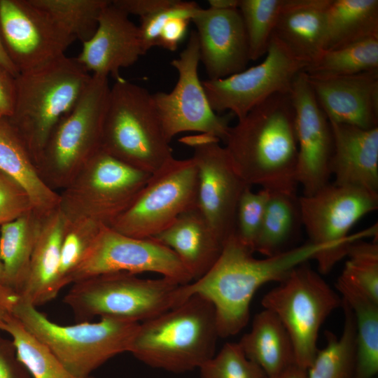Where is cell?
Masks as SVG:
<instances>
[{"instance_id": "6da1fadb", "label": "cell", "mask_w": 378, "mask_h": 378, "mask_svg": "<svg viewBox=\"0 0 378 378\" xmlns=\"http://www.w3.org/2000/svg\"><path fill=\"white\" fill-rule=\"evenodd\" d=\"M338 247L309 241L272 256L256 258L234 233L206 273L192 283L181 285V301L192 295L206 299L215 309L219 337L235 335L248 323L252 298L262 286L281 281L297 266L330 255Z\"/></svg>"}, {"instance_id": "7a4b0ae2", "label": "cell", "mask_w": 378, "mask_h": 378, "mask_svg": "<svg viewBox=\"0 0 378 378\" xmlns=\"http://www.w3.org/2000/svg\"><path fill=\"white\" fill-rule=\"evenodd\" d=\"M225 148L249 186L296 193L298 143L290 92H279L230 126Z\"/></svg>"}, {"instance_id": "3957f363", "label": "cell", "mask_w": 378, "mask_h": 378, "mask_svg": "<svg viewBox=\"0 0 378 378\" xmlns=\"http://www.w3.org/2000/svg\"><path fill=\"white\" fill-rule=\"evenodd\" d=\"M218 338L213 304L192 295L140 323L129 352L150 367L182 373L199 369L213 357Z\"/></svg>"}, {"instance_id": "277c9868", "label": "cell", "mask_w": 378, "mask_h": 378, "mask_svg": "<svg viewBox=\"0 0 378 378\" xmlns=\"http://www.w3.org/2000/svg\"><path fill=\"white\" fill-rule=\"evenodd\" d=\"M91 77L76 58L66 55L15 77V105L8 118L36 166L52 131L76 106Z\"/></svg>"}, {"instance_id": "5b68a950", "label": "cell", "mask_w": 378, "mask_h": 378, "mask_svg": "<svg viewBox=\"0 0 378 378\" xmlns=\"http://www.w3.org/2000/svg\"><path fill=\"white\" fill-rule=\"evenodd\" d=\"M153 94L124 78L111 87L101 149L122 162L153 174L174 157Z\"/></svg>"}, {"instance_id": "8992f818", "label": "cell", "mask_w": 378, "mask_h": 378, "mask_svg": "<svg viewBox=\"0 0 378 378\" xmlns=\"http://www.w3.org/2000/svg\"><path fill=\"white\" fill-rule=\"evenodd\" d=\"M12 314L46 346L77 378L92 372L113 357L129 352L139 323L100 318L99 321L62 326L50 321L36 307L18 298Z\"/></svg>"}, {"instance_id": "52a82bcc", "label": "cell", "mask_w": 378, "mask_h": 378, "mask_svg": "<svg viewBox=\"0 0 378 378\" xmlns=\"http://www.w3.org/2000/svg\"><path fill=\"white\" fill-rule=\"evenodd\" d=\"M181 285L163 276L112 272L73 283L63 302L78 322L99 316L140 323L181 304Z\"/></svg>"}, {"instance_id": "ba28073f", "label": "cell", "mask_w": 378, "mask_h": 378, "mask_svg": "<svg viewBox=\"0 0 378 378\" xmlns=\"http://www.w3.org/2000/svg\"><path fill=\"white\" fill-rule=\"evenodd\" d=\"M110 90L108 77L92 74L76 106L52 131L37 167L43 181L54 190L66 188L101 149Z\"/></svg>"}, {"instance_id": "9c48e42d", "label": "cell", "mask_w": 378, "mask_h": 378, "mask_svg": "<svg viewBox=\"0 0 378 378\" xmlns=\"http://www.w3.org/2000/svg\"><path fill=\"white\" fill-rule=\"evenodd\" d=\"M150 175L100 149L59 193V209L68 220L90 219L109 227Z\"/></svg>"}, {"instance_id": "30bf717a", "label": "cell", "mask_w": 378, "mask_h": 378, "mask_svg": "<svg viewBox=\"0 0 378 378\" xmlns=\"http://www.w3.org/2000/svg\"><path fill=\"white\" fill-rule=\"evenodd\" d=\"M261 303L281 321L291 340L295 364L307 370L318 349L321 326L341 307L342 298L306 262L265 294Z\"/></svg>"}, {"instance_id": "8fae6325", "label": "cell", "mask_w": 378, "mask_h": 378, "mask_svg": "<svg viewBox=\"0 0 378 378\" xmlns=\"http://www.w3.org/2000/svg\"><path fill=\"white\" fill-rule=\"evenodd\" d=\"M197 170L192 158H173L151 174L131 205L109 226L135 238H152L196 206Z\"/></svg>"}, {"instance_id": "7c38bea8", "label": "cell", "mask_w": 378, "mask_h": 378, "mask_svg": "<svg viewBox=\"0 0 378 378\" xmlns=\"http://www.w3.org/2000/svg\"><path fill=\"white\" fill-rule=\"evenodd\" d=\"M264 59L224 78L202 81L212 109L237 118L279 92H290L297 76L309 63L293 53L274 34Z\"/></svg>"}, {"instance_id": "4fadbf2b", "label": "cell", "mask_w": 378, "mask_h": 378, "mask_svg": "<svg viewBox=\"0 0 378 378\" xmlns=\"http://www.w3.org/2000/svg\"><path fill=\"white\" fill-rule=\"evenodd\" d=\"M200 62L197 33L192 30L179 57L171 62L178 78L169 92H158L153 99L166 139L171 142L178 134L196 132L224 141L230 118L212 109L198 76Z\"/></svg>"}, {"instance_id": "5bb4252c", "label": "cell", "mask_w": 378, "mask_h": 378, "mask_svg": "<svg viewBox=\"0 0 378 378\" xmlns=\"http://www.w3.org/2000/svg\"><path fill=\"white\" fill-rule=\"evenodd\" d=\"M191 146V157L197 170L196 207L217 237L223 242L235 232L237 204L249 186L234 168L220 141L197 134L182 139Z\"/></svg>"}, {"instance_id": "9a60e30c", "label": "cell", "mask_w": 378, "mask_h": 378, "mask_svg": "<svg viewBox=\"0 0 378 378\" xmlns=\"http://www.w3.org/2000/svg\"><path fill=\"white\" fill-rule=\"evenodd\" d=\"M154 272L178 282L192 277L176 254L153 238H135L102 225L71 284L112 272Z\"/></svg>"}, {"instance_id": "2e32d148", "label": "cell", "mask_w": 378, "mask_h": 378, "mask_svg": "<svg viewBox=\"0 0 378 378\" xmlns=\"http://www.w3.org/2000/svg\"><path fill=\"white\" fill-rule=\"evenodd\" d=\"M0 34L19 74L62 57L76 40L31 0H0Z\"/></svg>"}, {"instance_id": "e0dca14e", "label": "cell", "mask_w": 378, "mask_h": 378, "mask_svg": "<svg viewBox=\"0 0 378 378\" xmlns=\"http://www.w3.org/2000/svg\"><path fill=\"white\" fill-rule=\"evenodd\" d=\"M302 225L315 244H337L349 248L365 237H377V224L349 234L363 216L378 207V195L332 183L309 196L299 197Z\"/></svg>"}, {"instance_id": "ac0fdd59", "label": "cell", "mask_w": 378, "mask_h": 378, "mask_svg": "<svg viewBox=\"0 0 378 378\" xmlns=\"http://www.w3.org/2000/svg\"><path fill=\"white\" fill-rule=\"evenodd\" d=\"M290 96L298 143L296 181L302 188V195L309 196L330 183L333 149L332 129L304 71L294 80Z\"/></svg>"}, {"instance_id": "d6986e66", "label": "cell", "mask_w": 378, "mask_h": 378, "mask_svg": "<svg viewBox=\"0 0 378 378\" xmlns=\"http://www.w3.org/2000/svg\"><path fill=\"white\" fill-rule=\"evenodd\" d=\"M191 21L208 79L224 78L246 69L248 46L239 9L200 8Z\"/></svg>"}, {"instance_id": "ffe728a7", "label": "cell", "mask_w": 378, "mask_h": 378, "mask_svg": "<svg viewBox=\"0 0 378 378\" xmlns=\"http://www.w3.org/2000/svg\"><path fill=\"white\" fill-rule=\"evenodd\" d=\"M144 54L139 26L111 1L76 59L92 75L111 76L115 80L122 78L121 69L133 65Z\"/></svg>"}, {"instance_id": "44dd1931", "label": "cell", "mask_w": 378, "mask_h": 378, "mask_svg": "<svg viewBox=\"0 0 378 378\" xmlns=\"http://www.w3.org/2000/svg\"><path fill=\"white\" fill-rule=\"evenodd\" d=\"M307 77L330 122L363 129L378 127V70L337 77Z\"/></svg>"}, {"instance_id": "7402d4cb", "label": "cell", "mask_w": 378, "mask_h": 378, "mask_svg": "<svg viewBox=\"0 0 378 378\" xmlns=\"http://www.w3.org/2000/svg\"><path fill=\"white\" fill-rule=\"evenodd\" d=\"M330 124L333 138L330 163L332 183L378 195V127L363 129Z\"/></svg>"}, {"instance_id": "603a6c76", "label": "cell", "mask_w": 378, "mask_h": 378, "mask_svg": "<svg viewBox=\"0 0 378 378\" xmlns=\"http://www.w3.org/2000/svg\"><path fill=\"white\" fill-rule=\"evenodd\" d=\"M67 220L56 209L43 217L28 272L18 298L34 307L53 300L61 290L59 268Z\"/></svg>"}, {"instance_id": "cb8c5ba5", "label": "cell", "mask_w": 378, "mask_h": 378, "mask_svg": "<svg viewBox=\"0 0 378 378\" xmlns=\"http://www.w3.org/2000/svg\"><path fill=\"white\" fill-rule=\"evenodd\" d=\"M152 238L176 254L194 281L211 268L225 245L196 206Z\"/></svg>"}, {"instance_id": "d4e9b609", "label": "cell", "mask_w": 378, "mask_h": 378, "mask_svg": "<svg viewBox=\"0 0 378 378\" xmlns=\"http://www.w3.org/2000/svg\"><path fill=\"white\" fill-rule=\"evenodd\" d=\"M0 171L28 194L34 210L46 216L59 207V193L42 178L36 164L8 118H0Z\"/></svg>"}, {"instance_id": "484cf974", "label": "cell", "mask_w": 378, "mask_h": 378, "mask_svg": "<svg viewBox=\"0 0 378 378\" xmlns=\"http://www.w3.org/2000/svg\"><path fill=\"white\" fill-rule=\"evenodd\" d=\"M330 0H284L274 35L309 64L323 51Z\"/></svg>"}, {"instance_id": "4316f807", "label": "cell", "mask_w": 378, "mask_h": 378, "mask_svg": "<svg viewBox=\"0 0 378 378\" xmlns=\"http://www.w3.org/2000/svg\"><path fill=\"white\" fill-rule=\"evenodd\" d=\"M244 354L267 377L295 364L290 336L279 318L264 309L255 315L251 330L238 342Z\"/></svg>"}, {"instance_id": "83f0119b", "label": "cell", "mask_w": 378, "mask_h": 378, "mask_svg": "<svg viewBox=\"0 0 378 378\" xmlns=\"http://www.w3.org/2000/svg\"><path fill=\"white\" fill-rule=\"evenodd\" d=\"M336 288L355 318L356 354L352 378H377L378 302L340 276Z\"/></svg>"}, {"instance_id": "f1b7e54d", "label": "cell", "mask_w": 378, "mask_h": 378, "mask_svg": "<svg viewBox=\"0 0 378 378\" xmlns=\"http://www.w3.org/2000/svg\"><path fill=\"white\" fill-rule=\"evenodd\" d=\"M375 36H378L377 0H330L323 51Z\"/></svg>"}, {"instance_id": "f546056e", "label": "cell", "mask_w": 378, "mask_h": 378, "mask_svg": "<svg viewBox=\"0 0 378 378\" xmlns=\"http://www.w3.org/2000/svg\"><path fill=\"white\" fill-rule=\"evenodd\" d=\"M43 217L32 209L0 226L3 284L17 294L25 280Z\"/></svg>"}, {"instance_id": "4dcf8cb0", "label": "cell", "mask_w": 378, "mask_h": 378, "mask_svg": "<svg viewBox=\"0 0 378 378\" xmlns=\"http://www.w3.org/2000/svg\"><path fill=\"white\" fill-rule=\"evenodd\" d=\"M302 225L297 193L270 192L254 253L265 257L279 253Z\"/></svg>"}, {"instance_id": "1f68e13d", "label": "cell", "mask_w": 378, "mask_h": 378, "mask_svg": "<svg viewBox=\"0 0 378 378\" xmlns=\"http://www.w3.org/2000/svg\"><path fill=\"white\" fill-rule=\"evenodd\" d=\"M342 332L338 337L326 332V345L318 349L307 369V378H352L356 354V323L349 305L342 300Z\"/></svg>"}, {"instance_id": "d6a6232c", "label": "cell", "mask_w": 378, "mask_h": 378, "mask_svg": "<svg viewBox=\"0 0 378 378\" xmlns=\"http://www.w3.org/2000/svg\"><path fill=\"white\" fill-rule=\"evenodd\" d=\"M375 70H378V36L324 50L304 71L311 78H330Z\"/></svg>"}, {"instance_id": "836d02e7", "label": "cell", "mask_w": 378, "mask_h": 378, "mask_svg": "<svg viewBox=\"0 0 378 378\" xmlns=\"http://www.w3.org/2000/svg\"><path fill=\"white\" fill-rule=\"evenodd\" d=\"M0 330L10 335L18 357L31 378H77L14 316L0 322Z\"/></svg>"}, {"instance_id": "e575fe53", "label": "cell", "mask_w": 378, "mask_h": 378, "mask_svg": "<svg viewBox=\"0 0 378 378\" xmlns=\"http://www.w3.org/2000/svg\"><path fill=\"white\" fill-rule=\"evenodd\" d=\"M82 43L95 32L108 0H31Z\"/></svg>"}, {"instance_id": "d590c367", "label": "cell", "mask_w": 378, "mask_h": 378, "mask_svg": "<svg viewBox=\"0 0 378 378\" xmlns=\"http://www.w3.org/2000/svg\"><path fill=\"white\" fill-rule=\"evenodd\" d=\"M284 0H240L239 10L244 22L249 59L265 55L274 34Z\"/></svg>"}, {"instance_id": "8d00e7d4", "label": "cell", "mask_w": 378, "mask_h": 378, "mask_svg": "<svg viewBox=\"0 0 378 378\" xmlns=\"http://www.w3.org/2000/svg\"><path fill=\"white\" fill-rule=\"evenodd\" d=\"M102 225L90 219L67 220L59 268L61 290L71 284L74 274L88 253Z\"/></svg>"}, {"instance_id": "74e56055", "label": "cell", "mask_w": 378, "mask_h": 378, "mask_svg": "<svg viewBox=\"0 0 378 378\" xmlns=\"http://www.w3.org/2000/svg\"><path fill=\"white\" fill-rule=\"evenodd\" d=\"M341 277L378 302V243L357 240L347 251Z\"/></svg>"}, {"instance_id": "f35d334b", "label": "cell", "mask_w": 378, "mask_h": 378, "mask_svg": "<svg viewBox=\"0 0 378 378\" xmlns=\"http://www.w3.org/2000/svg\"><path fill=\"white\" fill-rule=\"evenodd\" d=\"M201 378H267L238 342H227L200 368Z\"/></svg>"}, {"instance_id": "ab89813d", "label": "cell", "mask_w": 378, "mask_h": 378, "mask_svg": "<svg viewBox=\"0 0 378 378\" xmlns=\"http://www.w3.org/2000/svg\"><path fill=\"white\" fill-rule=\"evenodd\" d=\"M270 196V191L261 188L254 192L251 186H247L237 204L234 234L253 253Z\"/></svg>"}, {"instance_id": "60d3db41", "label": "cell", "mask_w": 378, "mask_h": 378, "mask_svg": "<svg viewBox=\"0 0 378 378\" xmlns=\"http://www.w3.org/2000/svg\"><path fill=\"white\" fill-rule=\"evenodd\" d=\"M200 8L194 1L174 0L168 6L140 19L139 28L145 53L157 45L160 30L168 20L174 18L191 20Z\"/></svg>"}, {"instance_id": "b9f144b4", "label": "cell", "mask_w": 378, "mask_h": 378, "mask_svg": "<svg viewBox=\"0 0 378 378\" xmlns=\"http://www.w3.org/2000/svg\"><path fill=\"white\" fill-rule=\"evenodd\" d=\"M32 209L27 192L13 178L0 171V226Z\"/></svg>"}, {"instance_id": "7bdbcfd3", "label": "cell", "mask_w": 378, "mask_h": 378, "mask_svg": "<svg viewBox=\"0 0 378 378\" xmlns=\"http://www.w3.org/2000/svg\"><path fill=\"white\" fill-rule=\"evenodd\" d=\"M0 378H31L27 370L19 360L12 340L4 337L1 332Z\"/></svg>"}, {"instance_id": "ee69618b", "label": "cell", "mask_w": 378, "mask_h": 378, "mask_svg": "<svg viewBox=\"0 0 378 378\" xmlns=\"http://www.w3.org/2000/svg\"><path fill=\"white\" fill-rule=\"evenodd\" d=\"M190 21L184 18H174L168 20L160 30L156 46L170 51L176 50L186 36Z\"/></svg>"}, {"instance_id": "f6af8a7d", "label": "cell", "mask_w": 378, "mask_h": 378, "mask_svg": "<svg viewBox=\"0 0 378 378\" xmlns=\"http://www.w3.org/2000/svg\"><path fill=\"white\" fill-rule=\"evenodd\" d=\"M15 97V76L0 65V118L12 116Z\"/></svg>"}, {"instance_id": "bcb514c9", "label": "cell", "mask_w": 378, "mask_h": 378, "mask_svg": "<svg viewBox=\"0 0 378 378\" xmlns=\"http://www.w3.org/2000/svg\"><path fill=\"white\" fill-rule=\"evenodd\" d=\"M174 0H115L111 3L128 15L148 16L170 5Z\"/></svg>"}, {"instance_id": "7dc6e473", "label": "cell", "mask_w": 378, "mask_h": 378, "mask_svg": "<svg viewBox=\"0 0 378 378\" xmlns=\"http://www.w3.org/2000/svg\"><path fill=\"white\" fill-rule=\"evenodd\" d=\"M17 298L18 295L13 290L0 284V322L13 315V307Z\"/></svg>"}, {"instance_id": "c3c4849f", "label": "cell", "mask_w": 378, "mask_h": 378, "mask_svg": "<svg viewBox=\"0 0 378 378\" xmlns=\"http://www.w3.org/2000/svg\"><path fill=\"white\" fill-rule=\"evenodd\" d=\"M267 378H307V370L295 364L283 372Z\"/></svg>"}, {"instance_id": "681fc988", "label": "cell", "mask_w": 378, "mask_h": 378, "mask_svg": "<svg viewBox=\"0 0 378 378\" xmlns=\"http://www.w3.org/2000/svg\"><path fill=\"white\" fill-rule=\"evenodd\" d=\"M0 65L8 70L14 76H17L19 73L8 56L6 50L3 43V41L0 34Z\"/></svg>"}, {"instance_id": "f907efd6", "label": "cell", "mask_w": 378, "mask_h": 378, "mask_svg": "<svg viewBox=\"0 0 378 378\" xmlns=\"http://www.w3.org/2000/svg\"><path fill=\"white\" fill-rule=\"evenodd\" d=\"M209 8L218 10L239 9L240 0H209Z\"/></svg>"}, {"instance_id": "816d5d0a", "label": "cell", "mask_w": 378, "mask_h": 378, "mask_svg": "<svg viewBox=\"0 0 378 378\" xmlns=\"http://www.w3.org/2000/svg\"><path fill=\"white\" fill-rule=\"evenodd\" d=\"M3 279H4V268H3V264L0 258V284H3Z\"/></svg>"}, {"instance_id": "f5cc1de1", "label": "cell", "mask_w": 378, "mask_h": 378, "mask_svg": "<svg viewBox=\"0 0 378 378\" xmlns=\"http://www.w3.org/2000/svg\"><path fill=\"white\" fill-rule=\"evenodd\" d=\"M89 378H94V377H90Z\"/></svg>"}]
</instances>
